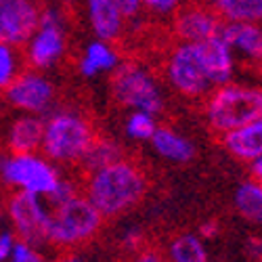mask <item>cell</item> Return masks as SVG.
<instances>
[{"instance_id": "cell-1", "label": "cell", "mask_w": 262, "mask_h": 262, "mask_svg": "<svg viewBox=\"0 0 262 262\" xmlns=\"http://www.w3.org/2000/svg\"><path fill=\"white\" fill-rule=\"evenodd\" d=\"M237 59L218 34L202 42H179L170 49L164 76L172 91L185 99H206L216 86L235 78Z\"/></svg>"}, {"instance_id": "cell-2", "label": "cell", "mask_w": 262, "mask_h": 262, "mask_svg": "<svg viewBox=\"0 0 262 262\" xmlns=\"http://www.w3.org/2000/svg\"><path fill=\"white\" fill-rule=\"evenodd\" d=\"M149 191L145 170L128 158L86 172L82 193L101 212L103 218H118L137 208Z\"/></svg>"}, {"instance_id": "cell-3", "label": "cell", "mask_w": 262, "mask_h": 262, "mask_svg": "<svg viewBox=\"0 0 262 262\" xmlns=\"http://www.w3.org/2000/svg\"><path fill=\"white\" fill-rule=\"evenodd\" d=\"M97 130L91 118L76 107H53L45 116L40 154H45L57 166L80 164Z\"/></svg>"}, {"instance_id": "cell-4", "label": "cell", "mask_w": 262, "mask_h": 262, "mask_svg": "<svg viewBox=\"0 0 262 262\" xmlns=\"http://www.w3.org/2000/svg\"><path fill=\"white\" fill-rule=\"evenodd\" d=\"M49 206L45 244L59 250H74L89 244L99 235L105 221L82 191Z\"/></svg>"}, {"instance_id": "cell-5", "label": "cell", "mask_w": 262, "mask_h": 262, "mask_svg": "<svg viewBox=\"0 0 262 262\" xmlns=\"http://www.w3.org/2000/svg\"><path fill=\"white\" fill-rule=\"evenodd\" d=\"M204 116L212 133L225 135L262 116V89L239 82H227L206 97Z\"/></svg>"}, {"instance_id": "cell-6", "label": "cell", "mask_w": 262, "mask_h": 262, "mask_svg": "<svg viewBox=\"0 0 262 262\" xmlns=\"http://www.w3.org/2000/svg\"><path fill=\"white\" fill-rule=\"evenodd\" d=\"M63 172L40 151H3L0 154V185L11 191H28L51 198Z\"/></svg>"}, {"instance_id": "cell-7", "label": "cell", "mask_w": 262, "mask_h": 262, "mask_svg": "<svg viewBox=\"0 0 262 262\" xmlns=\"http://www.w3.org/2000/svg\"><path fill=\"white\" fill-rule=\"evenodd\" d=\"M112 97L120 107L141 109L160 116L164 112L166 97L160 80L149 68L139 61H122L112 74Z\"/></svg>"}, {"instance_id": "cell-8", "label": "cell", "mask_w": 262, "mask_h": 262, "mask_svg": "<svg viewBox=\"0 0 262 262\" xmlns=\"http://www.w3.org/2000/svg\"><path fill=\"white\" fill-rule=\"evenodd\" d=\"M24 61L34 70L49 72L68 53V26L65 15L57 7L40 11L36 30L24 45Z\"/></svg>"}, {"instance_id": "cell-9", "label": "cell", "mask_w": 262, "mask_h": 262, "mask_svg": "<svg viewBox=\"0 0 262 262\" xmlns=\"http://www.w3.org/2000/svg\"><path fill=\"white\" fill-rule=\"evenodd\" d=\"M7 103L21 114H34L45 118L57 103V86L40 70H21L13 82L3 91Z\"/></svg>"}, {"instance_id": "cell-10", "label": "cell", "mask_w": 262, "mask_h": 262, "mask_svg": "<svg viewBox=\"0 0 262 262\" xmlns=\"http://www.w3.org/2000/svg\"><path fill=\"white\" fill-rule=\"evenodd\" d=\"M49 202L47 198L28 191H13L7 200V221L17 239H28L32 244L42 246L47 237L49 221Z\"/></svg>"}, {"instance_id": "cell-11", "label": "cell", "mask_w": 262, "mask_h": 262, "mask_svg": "<svg viewBox=\"0 0 262 262\" xmlns=\"http://www.w3.org/2000/svg\"><path fill=\"white\" fill-rule=\"evenodd\" d=\"M36 0H0V42L24 47L40 19Z\"/></svg>"}, {"instance_id": "cell-12", "label": "cell", "mask_w": 262, "mask_h": 262, "mask_svg": "<svg viewBox=\"0 0 262 262\" xmlns=\"http://www.w3.org/2000/svg\"><path fill=\"white\" fill-rule=\"evenodd\" d=\"M225 21L212 7L187 5L174 13V34L183 42H202L212 36H218Z\"/></svg>"}, {"instance_id": "cell-13", "label": "cell", "mask_w": 262, "mask_h": 262, "mask_svg": "<svg viewBox=\"0 0 262 262\" xmlns=\"http://www.w3.org/2000/svg\"><path fill=\"white\" fill-rule=\"evenodd\" d=\"M221 36L237 61L250 65L262 63V24L260 21H225Z\"/></svg>"}, {"instance_id": "cell-14", "label": "cell", "mask_w": 262, "mask_h": 262, "mask_svg": "<svg viewBox=\"0 0 262 262\" xmlns=\"http://www.w3.org/2000/svg\"><path fill=\"white\" fill-rule=\"evenodd\" d=\"M84 15L95 38L116 42L126 30V17L116 0H84Z\"/></svg>"}, {"instance_id": "cell-15", "label": "cell", "mask_w": 262, "mask_h": 262, "mask_svg": "<svg viewBox=\"0 0 262 262\" xmlns=\"http://www.w3.org/2000/svg\"><path fill=\"white\" fill-rule=\"evenodd\" d=\"M221 137L223 147L229 156H233L239 162L252 164L256 158L262 156V116L229 130Z\"/></svg>"}, {"instance_id": "cell-16", "label": "cell", "mask_w": 262, "mask_h": 262, "mask_svg": "<svg viewBox=\"0 0 262 262\" xmlns=\"http://www.w3.org/2000/svg\"><path fill=\"white\" fill-rule=\"evenodd\" d=\"M120 63H122V57L114 42L95 38L82 49V55L78 59V72L89 80L112 76Z\"/></svg>"}, {"instance_id": "cell-17", "label": "cell", "mask_w": 262, "mask_h": 262, "mask_svg": "<svg viewBox=\"0 0 262 262\" xmlns=\"http://www.w3.org/2000/svg\"><path fill=\"white\" fill-rule=\"evenodd\" d=\"M149 145L156 156L172 164H187L195 158V145L183 133H179V130H174L170 126L158 124L156 133L149 139Z\"/></svg>"}, {"instance_id": "cell-18", "label": "cell", "mask_w": 262, "mask_h": 262, "mask_svg": "<svg viewBox=\"0 0 262 262\" xmlns=\"http://www.w3.org/2000/svg\"><path fill=\"white\" fill-rule=\"evenodd\" d=\"M45 118L34 114H19L7 128L5 145L9 151H40Z\"/></svg>"}, {"instance_id": "cell-19", "label": "cell", "mask_w": 262, "mask_h": 262, "mask_svg": "<svg viewBox=\"0 0 262 262\" xmlns=\"http://www.w3.org/2000/svg\"><path fill=\"white\" fill-rule=\"evenodd\" d=\"M233 206L244 221L262 227V185L254 179L244 181L235 189Z\"/></svg>"}, {"instance_id": "cell-20", "label": "cell", "mask_w": 262, "mask_h": 262, "mask_svg": "<svg viewBox=\"0 0 262 262\" xmlns=\"http://www.w3.org/2000/svg\"><path fill=\"white\" fill-rule=\"evenodd\" d=\"M223 21H260L262 24V0H204Z\"/></svg>"}, {"instance_id": "cell-21", "label": "cell", "mask_w": 262, "mask_h": 262, "mask_svg": "<svg viewBox=\"0 0 262 262\" xmlns=\"http://www.w3.org/2000/svg\"><path fill=\"white\" fill-rule=\"evenodd\" d=\"M166 258L172 262H206L208 250H206V244L200 235L183 233L168 244Z\"/></svg>"}, {"instance_id": "cell-22", "label": "cell", "mask_w": 262, "mask_h": 262, "mask_svg": "<svg viewBox=\"0 0 262 262\" xmlns=\"http://www.w3.org/2000/svg\"><path fill=\"white\" fill-rule=\"evenodd\" d=\"M124 158V149L116 139H107V137H95V141L91 143L89 151L84 154L80 166L84 172L97 170L101 166H107L116 160Z\"/></svg>"}, {"instance_id": "cell-23", "label": "cell", "mask_w": 262, "mask_h": 262, "mask_svg": "<svg viewBox=\"0 0 262 262\" xmlns=\"http://www.w3.org/2000/svg\"><path fill=\"white\" fill-rule=\"evenodd\" d=\"M158 116L149 114V112H141V109H130V114L124 120V135L128 141L135 143H149L151 135L156 133L158 128Z\"/></svg>"}, {"instance_id": "cell-24", "label": "cell", "mask_w": 262, "mask_h": 262, "mask_svg": "<svg viewBox=\"0 0 262 262\" xmlns=\"http://www.w3.org/2000/svg\"><path fill=\"white\" fill-rule=\"evenodd\" d=\"M21 70H24V55L19 53V47L0 42V91H5Z\"/></svg>"}, {"instance_id": "cell-25", "label": "cell", "mask_w": 262, "mask_h": 262, "mask_svg": "<svg viewBox=\"0 0 262 262\" xmlns=\"http://www.w3.org/2000/svg\"><path fill=\"white\" fill-rule=\"evenodd\" d=\"M11 260L13 262H42L45 256H42L38 244H32L28 239H15Z\"/></svg>"}, {"instance_id": "cell-26", "label": "cell", "mask_w": 262, "mask_h": 262, "mask_svg": "<svg viewBox=\"0 0 262 262\" xmlns=\"http://www.w3.org/2000/svg\"><path fill=\"white\" fill-rule=\"evenodd\" d=\"M141 3L143 11L156 17H170L183 7V0H141Z\"/></svg>"}, {"instance_id": "cell-27", "label": "cell", "mask_w": 262, "mask_h": 262, "mask_svg": "<svg viewBox=\"0 0 262 262\" xmlns=\"http://www.w3.org/2000/svg\"><path fill=\"white\" fill-rule=\"evenodd\" d=\"M15 233L11 231V227H3L0 225V262L11 260V252L15 246Z\"/></svg>"}, {"instance_id": "cell-28", "label": "cell", "mask_w": 262, "mask_h": 262, "mask_svg": "<svg viewBox=\"0 0 262 262\" xmlns=\"http://www.w3.org/2000/svg\"><path fill=\"white\" fill-rule=\"evenodd\" d=\"M116 5L120 7V11L126 17V21H135L143 13V3L141 0H116Z\"/></svg>"}, {"instance_id": "cell-29", "label": "cell", "mask_w": 262, "mask_h": 262, "mask_svg": "<svg viewBox=\"0 0 262 262\" xmlns=\"http://www.w3.org/2000/svg\"><path fill=\"white\" fill-rule=\"evenodd\" d=\"M218 233H221V227H218L216 221H210V223L202 225V231H200V235L206 237V239H214V237H218Z\"/></svg>"}, {"instance_id": "cell-30", "label": "cell", "mask_w": 262, "mask_h": 262, "mask_svg": "<svg viewBox=\"0 0 262 262\" xmlns=\"http://www.w3.org/2000/svg\"><path fill=\"white\" fill-rule=\"evenodd\" d=\"M246 252L250 258H262V239H250Z\"/></svg>"}, {"instance_id": "cell-31", "label": "cell", "mask_w": 262, "mask_h": 262, "mask_svg": "<svg viewBox=\"0 0 262 262\" xmlns=\"http://www.w3.org/2000/svg\"><path fill=\"white\" fill-rule=\"evenodd\" d=\"M124 242H126V246H128V248L137 250V248H139V244H141V231H137V229L128 231V233L124 235Z\"/></svg>"}, {"instance_id": "cell-32", "label": "cell", "mask_w": 262, "mask_h": 262, "mask_svg": "<svg viewBox=\"0 0 262 262\" xmlns=\"http://www.w3.org/2000/svg\"><path fill=\"white\" fill-rule=\"evenodd\" d=\"M250 172H252V179L262 185V156L256 158V160L250 164Z\"/></svg>"}, {"instance_id": "cell-33", "label": "cell", "mask_w": 262, "mask_h": 262, "mask_svg": "<svg viewBox=\"0 0 262 262\" xmlns=\"http://www.w3.org/2000/svg\"><path fill=\"white\" fill-rule=\"evenodd\" d=\"M139 258H141V260H151V262H158V260H162V256H160V254H141Z\"/></svg>"}, {"instance_id": "cell-34", "label": "cell", "mask_w": 262, "mask_h": 262, "mask_svg": "<svg viewBox=\"0 0 262 262\" xmlns=\"http://www.w3.org/2000/svg\"><path fill=\"white\" fill-rule=\"evenodd\" d=\"M61 3H63V5H76L78 0H61Z\"/></svg>"}]
</instances>
